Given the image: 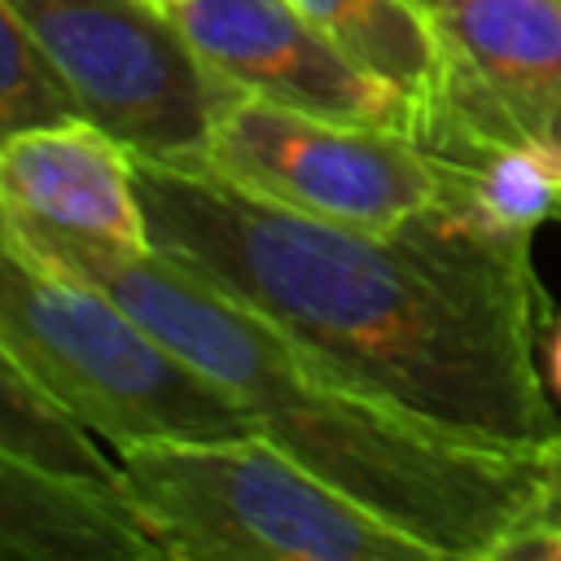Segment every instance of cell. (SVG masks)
Wrapping results in <instances>:
<instances>
[{
  "label": "cell",
  "instance_id": "6da1fadb",
  "mask_svg": "<svg viewBox=\"0 0 561 561\" xmlns=\"http://www.w3.org/2000/svg\"><path fill=\"white\" fill-rule=\"evenodd\" d=\"M149 245L193 267L359 386L447 430L557 443L539 368L530 241L438 202L377 232L241 193L206 167L136 158Z\"/></svg>",
  "mask_w": 561,
  "mask_h": 561
},
{
  "label": "cell",
  "instance_id": "7a4b0ae2",
  "mask_svg": "<svg viewBox=\"0 0 561 561\" xmlns=\"http://www.w3.org/2000/svg\"><path fill=\"white\" fill-rule=\"evenodd\" d=\"M9 219L44 263L110 294L167 351L224 386L259 434L421 539L434 561H495L513 535L561 513V438L500 443L447 430L359 386L153 245L88 241L13 210Z\"/></svg>",
  "mask_w": 561,
  "mask_h": 561
},
{
  "label": "cell",
  "instance_id": "3957f363",
  "mask_svg": "<svg viewBox=\"0 0 561 561\" xmlns=\"http://www.w3.org/2000/svg\"><path fill=\"white\" fill-rule=\"evenodd\" d=\"M118 491L162 561H434L267 434L140 438L114 451Z\"/></svg>",
  "mask_w": 561,
  "mask_h": 561
},
{
  "label": "cell",
  "instance_id": "277c9868",
  "mask_svg": "<svg viewBox=\"0 0 561 561\" xmlns=\"http://www.w3.org/2000/svg\"><path fill=\"white\" fill-rule=\"evenodd\" d=\"M0 346L114 451L140 438L254 434L241 403L110 294L44 263L0 202Z\"/></svg>",
  "mask_w": 561,
  "mask_h": 561
},
{
  "label": "cell",
  "instance_id": "5b68a950",
  "mask_svg": "<svg viewBox=\"0 0 561 561\" xmlns=\"http://www.w3.org/2000/svg\"><path fill=\"white\" fill-rule=\"evenodd\" d=\"M75 110L136 158L197 167L219 110L241 96L153 0H13Z\"/></svg>",
  "mask_w": 561,
  "mask_h": 561
},
{
  "label": "cell",
  "instance_id": "8992f818",
  "mask_svg": "<svg viewBox=\"0 0 561 561\" xmlns=\"http://www.w3.org/2000/svg\"><path fill=\"white\" fill-rule=\"evenodd\" d=\"M197 167L285 210L377 232L416 219L443 188L434 153L412 136L259 96H232L219 110Z\"/></svg>",
  "mask_w": 561,
  "mask_h": 561
},
{
  "label": "cell",
  "instance_id": "52a82bcc",
  "mask_svg": "<svg viewBox=\"0 0 561 561\" xmlns=\"http://www.w3.org/2000/svg\"><path fill=\"white\" fill-rule=\"evenodd\" d=\"M167 13L202 66L241 96L412 140L421 131L425 105L359 66L294 0H175Z\"/></svg>",
  "mask_w": 561,
  "mask_h": 561
},
{
  "label": "cell",
  "instance_id": "ba28073f",
  "mask_svg": "<svg viewBox=\"0 0 561 561\" xmlns=\"http://www.w3.org/2000/svg\"><path fill=\"white\" fill-rule=\"evenodd\" d=\"M443 79L416 140L478 136L561 149V0H438Z\"/></svg>",
  "mask_w": 561,
  "mask_h": 561
},
{
  "label": "cell",
  "instance_id": "9c48e42d",
  "mask_svg": "<svg viewBox=\"0 0 561 561\" xmlns=\"http://www.w3.org/2000/svg\"><path fill=\"white\" fill-rule=\"evenodd\" d=\"M0 202L70 237L149 245L136 153L83 114L0 140Z\"/></svg>",
  "mask_w": 561,
  "mask_h": 561
},
{
  "label": "cell",
  "instance_id": "30bf717a",
  "mask_svg": "<svg viewBox=\"0 0 561 561\" xmlns=\"http://www.w3.org/2000/svg\"><path fill=\"white\" fill-rule=\"evenodd\" d=\"M0 561H162L131 504L0 451Z\"/></svg>",
  "mask_w": 561,
  "mask_h": 561
},
{
  "label": "cell",
  "instance_id": "8fae6325",
  "mask_svg": "<svg viewBox=\"0 0 561 561\" xmlns=\"http://www.w3.org/2000/svg\"><path fill=\"white\" fill-rule=\"evenodd\" d=\"M359 66L421 105L443 79V39L421 0H294Z\"/></svg>",
  "mask_w": 561,
  "mask_h": 561
},
{
  "label": "cell",
  "instance_id": "7c38bea8",
  "mask_svg": "<svg viewBox=\"0 0 561 561\" xmlns=\"http://www.w3.org/2000/svg\"><path fill=\"white\" fill-rule=\"evenodd\" d=\"M0 451L66 482L118 491V465L101 451V438L61 408L4 346H0Z\"/></svg>",
  "mask_w": 561,
  "mask_h": 561
},
{
  "label": "cell",
  "instance_id": "4fadbf2b",
  "mask_svg": "<svg viewBox=\"0 0 561 561\" xmlns=\"http://www.w3.org/2000/svg\"><path fill=\"white\" fill-rule=\"evenodd\" d=\"M70 114H79L75 96L48 66L13 0H0V140Z\"/></svg>",
  "mask_w": 561,
  "mask_h": 561
},
{
  "label": "cell",
  "instance_id": "5bb4252c",
  "mask_svg": "<svg viewBox=\"0 0 561 561\" xmlns=\"http://www.w3.org/2000/svg\"><path fill=\"white\" fill-rule=\"evenodd\" d=\"M495 561H561V522H539L513 535Z\"/></svg>",
  "mask_w": 561,
  "mask_h": 561
},
{
  "label": "cell",
  "instance_id": "9a60e30c",
  "mask_svg": "<svg viewBox=\"0 0 561 561\" xmlns=\"http://www.w3.org/2000/svg\"><path fill=\"white\" fill-rule=\"evenodd\" d=\"M543 381H548V390H552V399L561 403V320L548 329V337H543Z\"/></svg>",
  "mask_w": 561,
  "mask_h": 561
},
{
  "label": "cell",
  "instance_id": "2e32d148",
  "mask_svg": "<svg viewBox=\"0 0 561 561\" xmlns=\"http://www.w3.org/2000/svg\"><path fill=\"white\" fill-rule=\"evenodd\" d=\"M421 4H425V9H430V13H434V4H438V0H421Z\"/></svg>",
  "mask_w": 561,
  "mask_h": 561
},
{
  "label": "cell",
  "instance_id": "e0dca14e",
  "mask_svg": "<svg viewBox=\"0 0 561 561\" xmlns=\"http://www.w3.org/2000/svg\"><path fill=\"white\" fill-rule=\"evenodd\" d=\"M153 4H162V9H167V4H175V0H153Z\"/></svg>",
  "mask_w": 561,
  "mask_h": 561
},
{
  "label": "cell",
  "instance_id": "ac0fdd59",
  "mask_svg": "<svg viewBox=\"0 0 561 561\" xmlns=\"http://www.w3.org/2000/svg\"><path fill=\"white\" fill-rule=\"evenodd\" d=\"M552 522H561V513H557V517H552Z\"/></svg>",
  "mask_w": 561,
  "mask_h": 561
}]
</instances>
